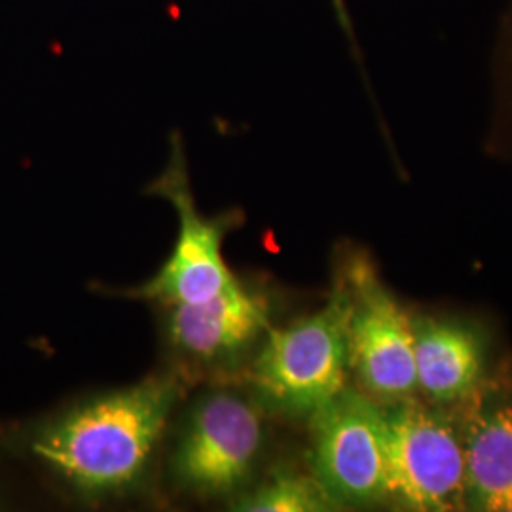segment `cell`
Instances as JSON below:
<instances>
[{
    "mask_svg": "<svg viewBox=\"0 0 512 512\" xmlns=\"http://www.w3.org/2000/svg\"><path fill=\"white\" fill-rule=\"evenodd\" d=\"M0 505H2V499H0Z\"/></svg>",
    "mask_w": 512,
    "mask_h": 512,
    "instance_id": "5bb4252c",
    "label": "cell"
},
{
    "mask_svg": "<svg viewBox=\"0 0 512 512\" xmlns=\"http://www.w3.org/2000/svg\"><path fill=\"white\" fill-rule=\"evenodd\" d=\"M465 484L476 511L512 512V403L473 425L465 440Z\"/></svg>",
    "mask_w": 512,
    "mask_h": 512,
    "instance_id": "30bf717a",
    "label": "cell"
},
{
    "mask_svg": "<svg viewBox=\"0 0 512 512\" xmlns=\"http://www.w3.org/2000/svg\"><path fill=\"white\" fill-rule=\"evenodd\" d=\"M311 418L313 476L336 505L389 497L384 408L344 387Z\"/></svg>",
    "mask_w": 512,
    "mask_h": 512,
    "instance_id": "52a82bcc",
    "label": "cell"
},
{
    "mask_svg": "<svg viewBox=\"0 0 512 512\" xmlns=\"http://www.w3.org/2000/svg\"><path fill=\"white\" fill-rule=\"evenodd\" d=\"M181 397L177 374L156 376L0 429V444L78 497L124 494L145 476Z\"/></svg>",
    "mask_w": 512,
    "mask_h": 512,
    "instance_id": "6da1fadb",
    "label": "cell"
},
{
    "mask_svg": "<svg viewBox=\"0 0 512 512\" xmlns=\"http://www.w3.org/2000/svg\"><path fill=\"white\" fill-rule=\"evenodd\" d=\"M348 323V287L338 275L321 310L266 332L249 368L258 403L302 418L334 399L346 387Z\"/></svg>",
    "mask_w": 512,
    "mask_h": 512,
    "instance_id": "7a4b0ae2",
    "label": "cell"
},
{
    "mask_svg": "<svg viewBox=\"0 0 512 512\" xmlns=\"http://www.w3.org/2000/svg\"><path fill=\"white\" fill-rule=\"evenodd\" d=\"M349 293V368L368 395L403 401L418 389L414 325L365 255L342 268Z\"/></svg>",
    "mask_w": 512,
    "mask_h": 512,
    "instance_id": "8992f818",
    "label": "cell"
},
{
    "mask_svg": "<svg viewBox=\"0 0 512 512\" xmlns=\"http://www.w3.org/2000/svg\"><path fill=\"white\" fill-rule=\"evenodd\" d=\"M270 311L264 291L234 275L203 302L167 306L165 342L183 363L196 368L238 365L272 329Z\"/></svg>",
    "mask_w": 512,
    "mask_h": 512,
    "instance_id": "ba28073f",
    "label": "cell"
},
{
    "mask_svg": "<svg viewBox=\"0 0 512 512\" xmlns=\"http://www.w3.org/2000/svg\"><path fill=\"white\" fill-rule=\"evenodd\" d=\"M236 511L245 512H319L336 509V503L323 490L317 478L277 473L255 492L234 499Z\"/></svg>",
    "mask_w": 512,
    "mask_h": 512,
    "instance_id": "8fae6325",
    "label": "cell"
},
{
    "mask_svg": "<svg viewBox=\"0 0 512 512\" xmlns=\"http://www.w3.org/2000/svg\"><path fill=\"white\" fill-rule=\"evenodd\" d=\"M147 194L164 198L173 205L179 215V234L160 272L126 294L167 308L203 302L220 293L234 277L222 256V243L238 228L241 215L238 211L217 217L200 213L190 186L181 135L171 137L167 164L148 184Z\"/></svg>",
    "mask_w": 512,
    "mask_h": 512,
    "instance_id": "3957f363",
    "label": "cell"
},
{
    "mask_svg": "<svg viewBox=\"0 0 512 512\" xmlns=\"http://www.w3.org/2000/svg\"><path fill=\"white\" fill-rule=\"evenodd\" d=\"M416 378L435 403H452L475 389L484 370V340L478 330L440 319H414Z\"/></svg>",
    "mask_w": 512,
    "mask_h": 512,
    "instance_id": "9c48e42d",
    "label": "cell"
},
{
    "mask_svg": "<svg viewBox=\"0 0 512 512\" xmlns=\"http://www.w3.org/2000/svg\"><path fill=\"white\" fill-rule=\"evenodd\" d=\"M264 448L258 404L230 389L200 397L171 456L173 480L200 497H230L249 482Z\"/></svg>",
    "mask_w": 512,
    "mask_h": 512,
    "instance_id": "277c9868",
    "label": "cell"
},
{
    "mask_svg": "<svg viewBox=\"0 0 512 512\" xmlns=\"http://www.w3.org/2000/svg\"><path fill=\"white\" fill-rule=\"evenodd\" d=\"M492 63L497 84L512 101V0H505L497 18L492 42Z\"/></svg>",
    "mask_w": 512,
    "mask_h": 512,
    "instance_id": "7c38bea8",
    "label": "cell"
},
{
    "mask_svg": "<svg viewBox=\"0 0 512 512\" xmlns=\"http://www.w3.org/2000/svg\"><path fill=\"white\" fill-rule=\"evenodd\" d=\"M334 8H336V14L340 18V23L344 25V29L348 31L349 37H351V27H349V16L348 10H346V0H334Z\"/></svg>",
    "mask_w": 512,
    "mask_h": 512,
    "instance_id": "4fadbf2b",
    "label": "cell"
},
{
    "mask_svg": "<svg viewBox=\"0 0 512 512\" xmlns=\"http://www.w3.org/2000/svg\"><path fill=\"white\" fill-rule=\"evenodd\" d=\"M389 497L408 511H458L467 503L465 444L452 421L412 399L385 406Z\"/></svg>",
    "mask_w": 512,
    "mask_h": 512,
    "instance_id": "5b68a950",
    "label": "cell"
}]
</instances>
